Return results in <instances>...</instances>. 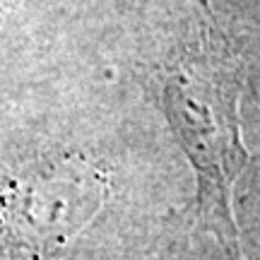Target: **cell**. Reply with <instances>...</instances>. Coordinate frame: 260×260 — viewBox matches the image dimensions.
<instances>
[{
  "label": "cell",
  "mask_w": 260,
  "mask_h": 260,
  "mask_svg": "<svg viewBox=\"0 0 260 260\" xmlns=\"http://www.w3.org/2000/svg\"><path fill=\"white\" fill-rule=\"evenodd\" d=\"M104 200L106 181L77 157L0 171V255L56 258L99 214Z\"/></svg>",
  "instance_id": "6da1fadb"
},
{
  "label": "cell",
  "mask_w": 260,
  "mask_h": 260,
  "mask_svg": "<svg viewBox=\"0 0 260 260\" xmlns=\"http://www.w3.org/2000/svg\"><path fill=\"white\" fill-rule=\"evenodd\" d=\"M239 94L222 60L190 53L167 82V113L200 178L203 205L232 224V186L248 159L239 135Z\"/></svg>",
  "instance_id": "7a4b0ae2"
}]
</instances>
